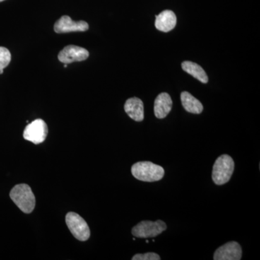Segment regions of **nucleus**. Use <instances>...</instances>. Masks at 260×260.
I'll list each match as a JSON object with an SVG mask.
<instances>
[{"instance_id":"obj_1","label":"nucleus","mask_w":260,"mask_h":260,"mask_svg":"<svg viewBox=\"0 0 260 260\" xmlns=\"http://www.w3.org/2000/svg\"><path fill=\"white\" fill-rule=\"evenodd\" d=\"M10 197L19 209L24 213H31L36 206V198L31 188L26 184L15 186L10 193Z\"/></svg>"},{"instance_id":"obj_2","label":"nucleus","mask_w":260,"mask_h":260,"mask_svg":"<svg viewBox=\"0 0 260 260\" xmlns=\"http://www.w3.org/2000/svg\"><path fill=\"white\" fill-rule=\"evenodd\" d=\"M131 171L135 179L146 182L161 180L165 174L164 168L150 161L136 162Z\"/></svg>"},{"instance_id":"obj_3","label":"nucleus","mask_w":260,"mask_h":260,"mask_svg":"<svg viewBox=\"0 0 260 260\" xmlns=\"http://www.w3.org/2000/svg\"><path fill=\"white\" fill-rule=\"evenodd\" d=\"M234 161L230 155L224 154L215 160L212 179L217 185H223L230 180L234 171Z\"/></svg>"},{"instance_id":"obj_4","label":"nucleus","mask_w":260,"mask_h":260,"mask_svg":"<svg viewBox=\"0 0 260 260\" xmlns=\"http://www.w3.org/2000/svg\"><path fill=\"white\" fill-rule=\"evenodd\" d=\"M65 221L75 239L80 242L88 240L90 237V229L86 221L80 215L74 212H70L66 215Z\"/></svg>"},{"instance_id":"obj_5","label":"nucleus","mask_w":260,"mask_h":260,"mask_svg":"<svg viewBox=\"0 0 260 260\" xmlns=\"http://www.w3.org/2000/svg\"><path fill=\"white\" fill-rule=\"evenodd\" d=\"M167 229V224L162 220H158L155 222L144 220L133 228L132 234L135 237L148 239L157 237Z\"/></svg>"},{"instance_id":"obj_6","label":"nucleus","mask_w":260,"mask_h":260,"mask_svg":"<svg viewBox=\"0 0 260 260\" xmlns=\"http://www.w3.org/2000/svg\"><path fill=\"white\" fill-rule=\"evenodd\" d=\"M49 129L47 123L43 119H36L28 124L23 132L24 139L35 145L42 143L47 138Z\"/></svg>"},{"instance_id":"obj_7","label":"nucleus","mask_w":260,"mask_h":260,"mask_svg":"<svg viewBox=\"0 0 260 260\" xmlns=\"http://www.w3.org/2000/svg\"><path fill=\"white\" fill-rule=\"evenodd\" d=\"M54 31L57 34L70 32H84L89 29L88 24L83 20L73 21L68 15H63L54 24Z\"/></svg>"},{"instance_id":"obj_8","label":"nucleus","mask_w":260,"mask_h":260,"mask_svg":"<svg viewBox=\"0 0 260 260\" xmlns=\"http://www.w3.org/2000/svg\"><path fill=\"white\" fill-rule=\"evenodd\" d=\"M89 56L88 50L83 47L70 45L65 47L58 54V59L64 64H70L75 61L86 60Z\"/></svg>"},{"instance_id":"obj_9","label":"nucleus","mask_w":260,"mask_h":260,"mask_svg":"<svg viewBox=\"0 0 260 260\" xmlns=\"http://www.w3.org/2000/svg\"><path fill=\"white\" fill-rule=\"evenodd\" d=\"M242 256V249L237 242H228L220 246L214 254L215 260H240Z\"/></svg>"},{"instance_id":"obj_10","label":"nucleus","mask_w":260,"mask_h":260,"mask_svg":"<svg viewBox=\"0 0 260 260\" xmlns=\"http://www.w3.org/2000/svg\"><path fill=\"white\" fill-rule=\"evenodd\" d=\"M177 16L172 10H164L155 15V28L162 32H169L177 25Z\"/></svg>"},{"instance_id":"obj_11","label":"nucleus","mask_w":260,"mask_h":260,"mask_svg":"<svg viewBox=\"0 0 260 260\" xmlns=\"http://www.w3.org/2000/svg\"><path fill=\"white\" fill-rule=\"evenodd\" d=\"M172 98L167 93L159 94L154 103V114L158 119H164L172 109Z\"/></svg>"},{"instance_id":"obj_12","label":"nucleus","mask_w":260,"mask_h":260,"mask_svg":"<svg viewBox=\"0 0 260 260\" xmlns=\"http://www.w3.org/2000/svg\"><path fill=\"white\" fill-rule=\"evenodd\" d=\"M124 111L133 120L142 121L144 119V105L138 98H131L126 100Z\"/></svg>"},{"instance_id":"obj_13","label":"nucleus","mask_w":260,"mask_h":260,"mask_svg":"<svg viewBox=\"0 0 260 260\" xmlns=\"http://www.w3.org/2000/svg\"><path fill=\"white\" fill-rule=\"evenodd\" d=\"M181 102L183 107L187 112L195 114H200L203 112V106L202 103L188 92L184 91L181 93Z\"/></svg>"},{"instance_id":"obj_14","label":"nucleus","mask_w":260,"mask_h":260,"mask_svg":"<svg viewBox=\"0 0 260 260\" xmlns=\"http://www.w3.org/2000/svg\"><path fill=\"white\" fill-rule=\"evenodd\" d=\"M182 69L191 75L194 78L199 80L203 83H207L208 82V77L203 68L201 66L192 62V61H185L181 64Z\"/></svg>"},{"instance_id":"obj_15","label":"nucleus","mask_w":260,"mask_h":260,"mask_svg":"<svg viewBox=\"0 0 260 260\" xmlns=\"http://www.w3.org/2000/svg\"><path fill=\"white\" fill-rule=\"evenodd\" d=\"M11 61V54L7 48L0 47V74H3V70L9 65Z\"/></svg>"},{"instance_id":"obj_16","label":"nucleus","mask_w":260,"mask_h":260,"mask_svg":"<svg viewBox=\"0 0 260 260\" xmlns=\"http://www.w3.org/2000/svg\"><path fill=\"white\" fill-rule=\"evenodd\" d=\"M133 260H160V256L156 253L148 252L145 254H137L133 258Z\"/></svg>"},{"instance_id":"obj_17","label":"nucleus","mask_w":260,"mask_h":260,"mask_svg":"<svg viewBox=\"0 0 260 260\" xmlns=\"http://www.w3.org/2000/svg\"><path fill=\"white\" fill-rule=\"evenodd\" d=\"M64 68H68V64H64Z\"/></svg>"},{"instance_id":"obj_18","label":"nucleus","mask_w":260,"mask_h":260,"mask_svg":"<svg viewBox=\"0 0 260 260\" xmlns=\"http://www.w3.org/2000/svg\"><path fill=\"white\" fill-rule=\"evenodd\" d=\"M3 1H5V0H0V3H1V2H3Z\"/></svg>"}]
</instances>
